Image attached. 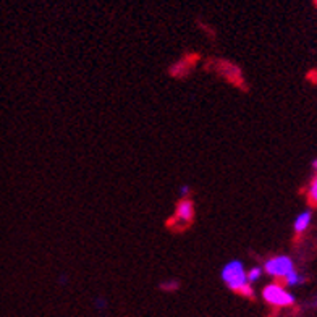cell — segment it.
<instances>
[{"mask_svg": "<svg viewBox=\"0 0 317 317\" xmlns=\"http://www.w3.org/2000/svg\"><path fill=\"white\" fill-rule=\"evenodd\" d=\"M264 270L270 277H277V278H285L294 270L293 260L288 256H275L266 262Z\"/></svg>", "mask_w": 317, "mask_h": 317, "instance_id": "3957f363", "label": "cell"}, {"mask_svg": "<svg viewBox=\"0 0 317 317\" xmlns=\"http://www.w3.org/2000/svg\"><path fill=\"white\" fill-rule=\"evenodd\" d=\"M222 280L230 290L241 293L245 296H253V288H251V283L248 282L246 270L241 260L228 262L222 269Z\"/></svg>", "mask_w": 317, "mask_h": 317, "instance_id": "6da1fadb", "label": "cell"}, {"mask_svg": "<svg viewBox=\"0 0 317 317\" xmlns=\"http://www.w3.org/2000/svg\"><path fill=\"white\" fill-rule=\"evenodd\" d=\"M311 218H312V215H311L309 211L301 212L296 218H294V232L303 233L304 230H308V227L311 223Z\"/></svg>", "mask_w": 317, "mask_h": 317, "instance_id": "5b68a950", "label": "cell"}, {"mask_svg": "<svg viewBox=\"0 0 317 317\" xmlns=\"http://www.w3.org/2000/svg\"><path fill=\"white\" fill-rule=\"evenodd\" d=\"M262 275V269L260 267H253V269H249V272H246V277H248V282H256L259 280V277Z\"/></svg>", "mask_w": 317, "mask_h": 317, "instance_id": "ba28073f", "label": "cell"}, {"mask_svg": "<svg viewBox=\"0 0 317 317\" xmlns=\"http://www.w3.org/2000/svg\"><path fill=\"white\" fill-rule=\"evenodd\" d=\"M178 287H180V283L177 280H167V282L160 283V288L163 291H175V290H178Z\"/></svg>", "mask_w": 317, "mask_h": 317, "instance_id": "52a82bcc", "label": "cell"}, {"mask_svg": "<svg viewBox=\"0 0 317 317\" xmlns=\"http://www.w3.org/2000/svg\"><path fill=\"white\" fill-rule=\"evenodd\" d=\"M193 212H194V206L190 199H181L180 204L177 206V217L181 222L188 223L193 218Z\"/></svg>", "mask_w": 317, "mask_h": 317, "instance_id": "277c9868", "label": "cell"}, {"mask_svg": "<svg viewBox=\"0 0 317 317\" xmlns=\"http://www.w3.org/2000/svg\"><path fill=\"white\" fill-rule=\"evenodd\" d=\"M262 298H264L269 304L278 306V308H285V306H291L294 303V296L285 290L278 283H270L262 291Z\"/></svg>", "mask_w": 317, "mask_h": 317, "instance_id": "7a4b0ae2", "label": "cell"}, {"mask_svg": "<svg viewBox=\"0 0 317 317\" xmlns=\"http://www.w3.org/2000/svg\"><path fill=\"white\" fill-rule=\"evenodd\" d=\"M190 193V188L188 187H181V190H180V194H181V198L184 199V196H187Z\"/></svg>", "mask_w": 317, "mask_h": 317, "instance_id": "30bf717a", "label": "cell"}, {"mask_svg": "<svg viewBox=\"0 0 317 317\" xmlns=\"http://www.w3.org/2000/svg\"><path fill=\"white\" fill-rule=\"evenodd\" d=\"M309 198H311L312 202L317 204V177L314 178V181H312V184H311V188H309Z\"/></svg>", "mask_w": 317, "mask_h": 317, "instance_id": "9c48e42d", "label": "cell"}, {"mask_svg": "<svg viewBox=\"0 0 317 317\" xmlns=\"http://www.w3.org/2000/svg\"><path fill=\"white\" fill-rule=\"evenodd\" d=\"M314 169L317 170V160H314Z\"/></svg>", "mask_w": 317, "mask_h": 317, "instance_id": "8fae6325", "label": "cell"}, {"mask_svg": "<svg viewBox=\"0 0 317 317\" xmlns=\"http://www.w3.org/2000/svg\"><path fill=\"white\" fill-rule=\"evenodd\" d=\"M303 282H304V277L300 275L296 270H293L290 275L285 277V283H287L288 287H296V285H300V283H303Z\"/></svg>", "mask_w": 317, "mask_h": 317, "instance_id": "8992f818", "label": "cell"}]
</instances>
